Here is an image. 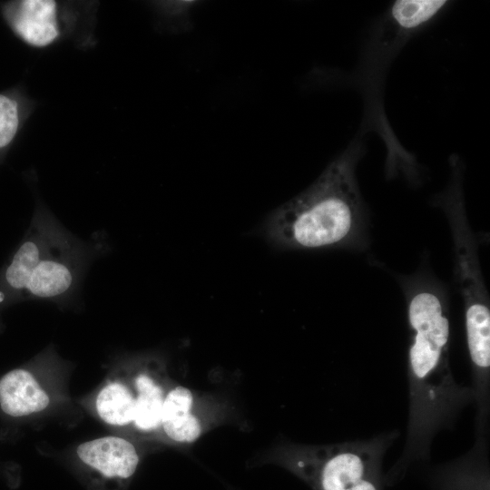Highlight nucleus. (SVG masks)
<instances>
[{
    "instance_id": "nucleus-1",
    "label": "nucleus",
    "mask_w": 490,
    "mask_h": 490,
    "mask_svg": "<svg viewBox=\"0 0 490 490\" xmlns=\"http://www.w3.org/2000/svg\"><path fill=\"white\" fill-rule=\"evenodd\" d=\"M411 333L407 350V421L403 450L384 474L386 486L403 481L408 471L431 458L436 436L456 428L474 405L470 386L460 385L450 364L447 298L431 276L417 272L402 280Z\"/></svg>"
},
{
    "instance_id": "nucleus-2",
    "label": "nucleus",
    "mask_w": 490,
    "mask_h": 490,
    "mask_svg": "<svg viewBox=\"0 0 490 490\" xmlns=\"http://www.w3.org/2000/svg\"><path fill=\"white\" fill-rule=\"evenodd\" d=\"M364 153L352 142L304 191L273 211L262 233L283 250L356 249L368 244V210L356 170Z\"/></svg>"
},
{
    "instance_id": "nucleus-3",
    "label": "nucleus",
    "mask_w": 490,
    "mask_h": 490,
    "mask_svg": "<svg viewBox=\"0 0 490 490\" xmlns=\"http://www.w3.org/2000/svg\"><path fill=\"white\" fill-rule=\"evenodd\" d=\"M447 186L433 200L450 226L454 250V274L464 303L466 341L471 375L490 373V301L477 252V243L466 216L462 162L450 158Z\"/></svg>"
},
{
    "instance_id": "nucleus-4",
    "label": "nucleus",
    "mask_w": 490,
    "mask_h": 490,
    "mask_svg": "<svg viewBox=\"0 0 490 490\" xmlns=\"http://www.w3.org/2000/svg\"><path fill=\"white\" fill-rule=\"evenodd\" d=\"M399 436L393 429L326 445L289 443L274 460L313 490H384L383 460Z\"/></svg>"
},
{
    "instance_id": "nucleus-5",
    "label": "nucleus",
    "mask_w": 490,
    "mask_h": 490,
    "mask_svg": "<svg viewBox=\"0 0 490 490\" xmlns=\"http://www.w3.org/2000/svg\"><path fill=\"white\" fill-rule=\"evenodd\" d=\"M97 2L21 0L5 4L4 16L27 46L48 49L72 40L78 47L95 44Z\"/></svg>"
},
{
    "instance_id": "nucleus-6",
    "label": "nucleus",
    "mask_w": 490,
    "mask_h": 490,
    "mask_svg": "<svg viewBox=\"0 0 490 490\" xmlns=\"http://www.w3.org/2000/svg\"><path fill=\"white\" fill-rule=\"evenodd\" d=\"M100 238L83 241L63 228L33 272L23 299L68 303L92 262L105 251Z\"/></svg>"
},
{
    "instance_id": "nucleus-7",
    "label": "nucleus",
    "mask_w": 490,
    "mask_h": 490,
    "mask_svg": "<svg viewBox=\"0 0 490 490\" xmlns=\"http://www.w3.org/2000/svg\"><path fill=\"white\" fill-rule=\"evenodd\" d=\"M75 457L79 475L88 490H127L141 461L137 447L119 436L81 443Z\"/></svg>"
},
{
    "instance_id": "nucleus-8",
    "label": "nucleus",
    "mask_w": 490,
    "mask_h": 490,
    "mask_svg": "<svg viewBox=\"0 0 490 490\" xmlns=\"http://www.w3.org/2000/svg\"><path fill=\"white\" fill-rule=\"evenodd\" d=\"M63 228L54 214L39 201L25 236L12 258L0 270V317L6 308L23 300L34 270Z\"/></svg>"
},
{
    "instance_id": "nucleus-9",
    "label": "nucleus",
    "mask_w": 490,
    "mask_h": 490,
    "mask_svg": "<svg viewBox=\"0 0 490 490\" xmlns=\"http://www.w3.org/2000/svg\"><path fill=\"white\" fill-rule=\"evenodd\" d=\"M474 434L468 451L429 471L431 490H490L489 432Z\"/></svg>"
},
{
    "instance_id": "nucleus-10",
    "label": "nucleus",
    "mask_w": 490,
    "mask_h": 490,
    "mask_svg": "<svg viewBox=\"0 0 490 490\" xmlns=\"http://www.w3.org/2000/svg\"><path fill=\"white\" fill-rule=\"evenodd\" d=\"M40 358L9 370L0 377V411L12 420H22L45 411L52 402L39 379Z\"/></svg>"
},
{
    "instance_id": "nucleus-11",
    "label": "nucleus",
    "mask_w": 490,
    "mask_h": 490,
    "mask_svg": "<svg viewBox=\"0 0 490 490\" xmlns=\"http://www.w3.org/2000/svg\"><path fill=\"white\" fill-rule=\"evenodd\" d=\"M132 385L135 406L132 426L142 434H153L161 428L163 403L167 393L161 361L153 357L134 360Z\"/></svg>"
},
{
    "instance_id": "nucleus-12",
    "label": "nucleus",
    "mask_w": 490,
    "mask_h": 490,
    "mask_svg": "<svg viewBox=\"0 0 490 490\" xmlns=\"http://www.w3.org/2000/svg\"><path fill=\"white\" fill-rule=\"evenodd\" d=\"M193 399L191 391L182 386H175L167 391L160 430L170 440L191 443L201 435V424L192 413Z\"/></svg>"
},
{
    "instance_id": "nucleus-13",
    "label": "nucleus",
    "mask_w": 490,
    "mask_h": 490,
    "mask_svg": "<svg viewBox=\"0 0 490 490\" xmlns=\"http://www.w3.org/2000/svg\"><path fill=\"white\" fill-rule=\"evenodd\" d=\"M135 396L132 381L123 377L108 380L94 397V411L101 421L114 427L132 425Z\"/></svg>"
},
{
    "instance_id": "nucleus-14",
    "label": "nucleus",
    "mask_w": 490,
    "mask_h": 490,
    "mask_svg": "<svg viewBox=\"0 0 490 490\" xmlns=\"http://www.w3.org/2000/svg\"><path fill=\"white\" fill-rule=\"evenodd\" d=\"M0 93V157L12 145L35 103L22 92Z\"/></svg>"
}]
</instances>
